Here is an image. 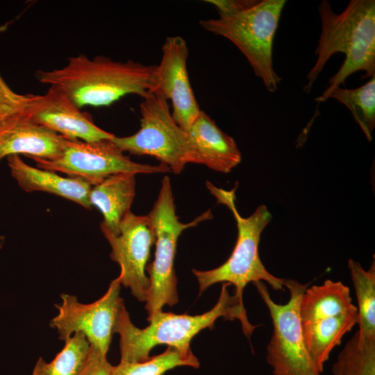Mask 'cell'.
<instances>
[{
	"instance_id": "obj_4",
	"label": "cell",
	"mask_w": 375,
	"mask_h": 375,
	"mask_svg": "<svg viewBox=\"0 0 375 375\" xmlns=\"http://www.w3.org/2000/svg\"><path fill=\"white\" fill-rule=\"evenodd\" d=\"M217 10L216 19H202L205 30L222 36L242 52L269 92L281 78L273 67L274 38L285 0H207Z\"/></svg>"
},
{
	"instance_id": "obj_6",
	"label": "cell",
	"mask_w": 375,
	"mask_h": 375,
	"mask_svg": "<svg viewBox=\"0 0 375 375\" xmlns=\"http://www.w3.org/2000/svg\"><path fill=\"white\" fill-rule=\"evenodd\" d=\"M299 317L306 349L322 373L332 350L358 322L349 287L328 279L307 288L300 299Z\"/></svg>"
},
{
	"instance_id": "obj_11",
	"label": "cell",
	"mask_w": 375,
	"mask_h": 375,
	"mask_svg": "<svg viewBox=\"0 0 375 375\" xmlns=\"http://www.w3.org/2000/svg\"><path fill=\"white\" fill-rule=\"evenodd\" d=\"M121 285L116 278L110 282L106 292L90 303L79 302L74 295L62 294L61 303L55 305L58 314L50 322L59 339L65 341L74 333H81L92 346L106 355L124 303L119 295Z\"/></svg>"
},
{
	"instance_id": "obj_18",
	"label": "cell",
	"mask_w": 375,
	"mask_h": 375,
	"mask_svg": "<svg viewBox=\"0 0 375 375\" xmlns=\"http://www.w3.org/2000/svg\"><path fill=\"white\" fill-rule=\"evenodd\" d=\"M135 175L129 172L112 174L90 190V205L97 207L103 217L101 225L115 235L119 234L122 219L131 211L135 195Z\"/></svg>"
},
{
	"instance_id": "obj_24",
	"label": "cell",
	"mask_w": 375,
	"mask_h": 375,
	"mask_svg": "<svg viewBox=\"0 0 375 375\" xmlns=\"http://www.w3.org/2000/svg\"><path fill=\"white\" fill-rule=\"evenodd\" d=\"M110 365L106 355L90 344L87 364L80 375H109Z\"/></svg>"
},
{
	"instance_id": "obj_3",
	"label": "cell",
	"mask_w": 375,
	"mask_h": 375,
	"mask_svg": "<svg viewBox=\"0 0 375 375\" xmlns=\"http://www.w3.org/2000/svg\"><path fill=\"white\" fill-rule=\"evenodd\" d=\"M228 283H223L219 299L209 311L198 315H177L157 310L148 315L149 324L139 328L131 322L124 303L119 309L115 333L119 335V349L122 361L139 362L148 360L151 349L167 344L183 352L191 351L192 339L201 330L212 328L220 317L228 320L238 319L244 333L249 338L256 326L247 316L243 301L230 295Z\"/></svg>"
},
{
	"instance_id": "obj_22",
	"label": "cell",
	"mask_w": 375,
	"mask_h": 375,
	"mask_svg": "<svg viewBox=\"0 0 375 375\" xmlns=\"http://www.w3.org/2000/svg\"><path fill=\"white\" fill-rule=\"evenodd\" d=\"M199 362L191 351L183 352L168 347L162 353L139 362L120 360L117 365H110L109 375H162L166 372L180 366L199 367Z\"/></svg>"
},
{
	"instance_id": "obj_16",
	"label": "cell",
	"mask_w": 375,
	"mask_h": 375,
	"mask_svg": "<svg viewBox=\"0 0 375 375\" xmlns=\"http://www.w3.org/2000/svg\"><path fill=\"white\" fill-rule=\"evenodd\" d=\"M186 133L193 150V163L228 173L240 162L242 154L234 139L204 111H200Z\"/></svg>"
},
{
	"instance_id": "obj_10",
	"label": "cell",
	"mask_w": 375,
	"mask_h": 375,
	"mask_svg": "<svg viewBox=\"0 0 375 375\" xmlns=\"http://www.w3.org/2000/svg\"><path fill=\"white\" fill-rule=\"evenodd\" d=\"M38 168L78 177L94 185L106 177L123 172L135 174L163 173L170 169L160 163L152 165L133 162L112 139L84 142L67 138L61 155L53 160L31 157Z\"/></svg>"
},
{
	"instance_id": "obj_8",
	"label": "cell",
	"mask_w": 375,
	"mask_h": 375,
	"mask_svg": "<svg viewBox=\"0 0 375 375\" xmlns=\"http://www.w3.org/2000/svg\"><path fill=\"white\" fill-rule=\"evenodd\" d=\"M140 128L126 137L114 136L113 143L123 152L151 156L178 174L193 163V150L187 133L174 120L168 100L152 92L140 105Z\"/></svg>"
},
{
	"instance_id": "obj_20",
	"label": "cell",
	"mask_w": 375,
	"mask_h": 375,
	"mask_svg": "<svg viewBox=\"0 0 375 375\" xmlns=\"http://www.w3.org/2000/svg\"><path fill=\"white\" fill-rule=\"evenodd\" d=\"M90 352V343L81 333H75L65 341L61 351L49 362L40 357L32 375H80Z\"/></svg>"
},
{
	"instance_id": "obj_19",
	"label": "cell",
	"mask_w": 375,
	"mask_h": 375,
	"mask_svg": "<svg viewBox=\"0 0 375 375\" xmlns=\"http://www.w3.org/2000/svg\"><path fill=\"white\" fill-rule=\"evenodd\" d=\"M348 267L358 301L359 338L375 342V262L365 270L360 262L349 259Z\"/></svg>"
},
{
	"instance_id": "obj_7",
	"label": "cell",
	"mask_w": 375,
	"mask_h": 375,
	"mask_svg": "<svg viewBox=\"0 0 375 375\" xmlns=\"http://www.w3.org/2000/svg\"><path fill=\"white\" fill-rule=\"evenodd\" d=\"M147 215L152 222L156 237L155 258L146 267L150 283L145 309L149 315L161 310L165 305L173 306L178 302L174 267L178 239L184 230L212 219V214L208 210L190 222H181L176 212L170 178L165 176L158 197Z\"/></svg>"
},
{
	"instance_id": "obj_12",
	"label": "cell",
	"mask_w": 375,
	"mask_h": 375,
	"mask_svg": "<svg viewBox=\"0 0 375 375\" xmlns=\"http://www.w3.org/2000/svg\"><path fill=\"white\" fill-rule=\"evenodd\" d=\"M100 227L111 247L110 258L120 267L118 278L121 285L129 288L139 301H146L150 282L145 271L156 241L150 218L131 210L122 219L118 235L101 225Z\"/></svg>"
},
{
	"instance_id": "obj_17",
	"label": "cell",
	"mask_w": 375,
	"mask_h": 375,
	"mask_svg": "<svg viewBox=\"0 0 375 375\" xmlns=\"http://www.w3.org/2000/svg\"><path fill=\"white\" fill-rule=\"evenodd\" d=\"M11 176L26 192L41 191L56 194L90 209L92 185L78 177H64L54 172L32 167L18 155L7 157Z\"/></svg>"
},
{
	"instance_id": "obj_21",
	"label": "cell",
	"mask_w": 375,
	"mask_h": 375,
	"mask_svg": "<svg viewBox=\"0 0 375 375\" xmlns=\"http://www.w3.org/2000/svg\"><path fill=\"white\" fill-rule=\"evenodd\" d=\"M331 98L336 99L350 110L370 142L375 126V76L355 89L337 87L331 92L327 99Z\"/></svg>"
},
{
	"instance_id": "obj_9",
	"label": "cell",
	"mask_w": 375,
	"mask_h": 375,
	"mask_svg": "<svg viewBox=\"0 0 375 375\" xmlns=\"http://www.w3.org/2000/svg\"><path fill=\"white\" fill-rule=\"evenodd\" d=\"M253 283L268 308L273 325L266 356L273 375H321L306 349L299 317L300 299L308 284L285 279L290 299L278 304L262 281Z\"/></svg>"
},
{
	"instance_id": "obj_14",
	"label": "cell",
	"mask_w": 375,
	"mask_h": 375,
	"mask_svg": "<svg viewBox=\"0 0 375 375\" xmlns=\"http://www.w3.org/2000/svg\"><path fill=\"white\" fill-rule=\"evenodd\" d=\"M0 74V161L20 154L46 160L59 157L67 138L32 121L15 105Z\"/></svg>"
},
{
	"instance_id": "obj_15",
	"label": "cell",
	"mask_w": 375,
	"mask_h": 375,
	"mask_svg": "<svg viewBox=\"0 0 375 375\" xmlns=\"http://www.w3.org/2000/svg\"><path fill=\"white\" fill-rule=\"evenodd\" d=\"M162 52L160 62L156 65L153 92L171 101L174 120L187 132L201 110L189 80L187 42L181 36H169L162 46Z\"/></svg>"
},
{
	"instance_id": "obj_13",
	"label": "cell",
	"mask_w": 375,
	"mask_h": 375,
	"mask_svg": "<svg viewBox=\"0 0 375 375\" xmlns=\"http://www.w3.org/2000/svg\"><path fill=\"white\" fill-rule=\"evenodd\" d=\"M10 96L18 109L32 121L66 138L95 142L115 136L97 126L90 115L81 111L55 86H50L42 95H22L10 89Z\"/></svg>"
},
{
	"instance_id": "obj_5",
	"label": "cell",
	"mask_w": 375,
	"mask_h": 375,
	"mask_svg": "<svg viewBox=\"0 0 375 375\" xmlns=\"http://www.w3.org/2000/svg\"><path fill=\"white\" fill-rule=\"evenodd\" d=\"M206 187L217 202L228 207L235 219L238 239L228 260L222 265L206 271L193 269L201 294L210 285L228 283L235 288V296L243 301V291L249 283L265 281L275 290H285V278L270 274L262 264L258 253V244L263 229L270 222L272 215L265 205L259 206L248 217L239 214L235 204V189L226 191L206 182Z\"/></svg>"
},
{
	"instance_id": "obj_23",
	"label": "cell",
	"mask_w": 375,
	"mask_h": 375,
	"mask_svg": "<svg viewBox=\"0 0 375 375\" xmlns=\"http://www.w3.org/2000/svg\"><path fill=\"white\" fill-rule=\"evenodd\" d=\"M332 374L375 375V342L361 340L357 331L338 355Z\"/></svg>"
},
{
	"instance_id": "obj_1",
	"label": "cell",
	"mask_w": 375,
	"mask_h": 375,
	"mask_svg": "<svg viewBox=\"0 0 375 375\" xmlns=\"http://www.w3.org/2000/svg\"><path fill=\"white\" fill-rule=\"evenodd\" d=\"M321 34L315 50L317 60L309 71L303 90L309 93L330 58L342 53L345 59L337 73L330 78L318 102L327 100L331 92L352 74L364 71L365 77L375 76V1L351 0L346 8L335 12L328 1L318 6Z\"/></svg>"
},
{
	"instance_id": "obj_2",
	"label": "cell",
	"mask_w": 375,
	"mask_h": 375,
	"mask_svg": "<svg viewBox=\"0 0 375 375\" xmlns=\"http://www.w3.org/2000/svg\"><path fill=\"white\" fill-rule=\"evenodd\" d=\"M156 69V65L116 62L103 56L90 59L79 54L69 58L63 67L38 70L35 76L40 83L61 90L81 109L109 106L131 94L146 97L155 88Z\"/></svg>"
}]
</instances>
